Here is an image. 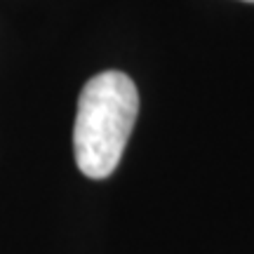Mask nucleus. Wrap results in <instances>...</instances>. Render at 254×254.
I'll return each instance as SVG.
<instances>
[{
  "mask_svg": "<svg viewBox=\"0 0 254 254\" xmlns=\"http://www.w3.org/2000/svg\"><path fill=\"white\" fill-rule=\"evenodd\" d=\"M139 113V94L132 78L104 71L85 82L78 99L73 151L80 172L106 179L116 172Z\"/></svg>",
  "mask_w": 254,
  "mask_h": 254,
  "instance_id": "nucleus-1",
  "label": "nucleus"
},
{
  "mask_svg": "<svg viewBox=\"0 0 254 254\" xmlns=\"http://www.w3.org/2000/svg\"><path fill=\"white\" fill-rule=\"evenodd\" d=\"M250 2H254V0H250Z\"/></svg>",
  "mask_w": 254,
  "mask_h": 254,
  "instance_id": "nucleus-2",
  "label": "nucleus"
}]
</instances>
